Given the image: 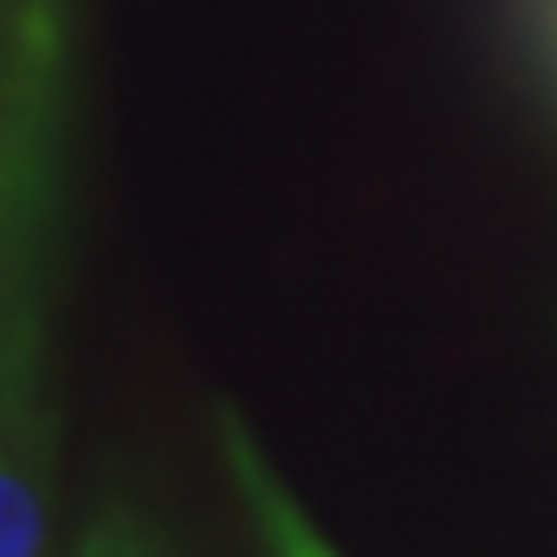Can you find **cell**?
<instances>
[{
    "instance_id": "3957f363",
    "label": "cell",
    "mask_w": 557,
    "mask_h": 557,
    "mask_svg": "<svg viewBox=\"0 0 557 557\" xmlns=\"http://www.w3.org/2000/svg\"><path fill=\"white\" fill-rule=\"evenodd\" d=\"M86 557H132V552H125V546H120V541H103V546H91V552H86Z\"/></svg>"
},
{
    "instance_id": "6da1fadb",
    "label": "cell",
    "mask_w": 557,
    "mask_h": 557,
    "mask_svg": "<svg viewBox=\"0 0 557 557\" xmlns=\"http://www.w3.org/2000/svg\"><path fill=\"white\" fill-rule=\"evenodd\" d=\"M234 461H239V484H245V495H250V512H257L273 557H336L331 546L313 535V523L273 490V478L262 472V461H257L245 444H234Z\"/></svg>"
},
{
    "instance_id": "7a4b0ae2",
    "label": "cell",
    "mask_w": 557,
    "mask_h": 557,
    "mask_svg": "<svg viewBox=\"0 0 557 557\" xmlns=\"http://www.w3.org/2000/svg\"><path fill=\"white\" fill-rule=\"evenodd\" d=\"M40 546V500L12 467H0V557H35Z\"/></svg>"
}]
</instances>
